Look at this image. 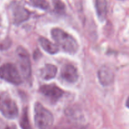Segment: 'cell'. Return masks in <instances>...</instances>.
Returning a JSON list of instances; mask_svg holds the SVG:
<instances>
[{
  "label": "cell",
  "instance_id": "cell-1",
  "mask_svg": "<svg viewBox=\"0 0 129 129\" xmlns=\"http://www.w3.org/2000/svg\"><path fill=\"white\" fill-rule=\"evenodd\" d=\"M51 35L56 44L66 52L70 54L77 52L79 45L76 39L70 34L62 29L55 28L52 30Z\"/></svg>",
  "mask_w": 129,
  "mask_h": 129
},
{
  "label": "cell",
  "instance_id": "cell-2",
  "mask_svg": "<svg viewBox=\"0 0 129 129\" xmlns=\"http://www.w3.org/2000/svg\"><path fill=\"white\" fill-rule=\"evenodd\" d=\"M35 123L39 129H50L54 122V117L51 112L41 103L35 104Z\"/></svg>",
  "mask_w": 129,
  "mask_h": 129
},
{
  "label": "cell",
  "instance_id": "cell-3",
  "mask_svg": "<svg viewBox=\"0 0 129 129\" xmlns=\"http://www.w3.org/2000/svg\"><path fill=\"white\" fill-rule=\"evenodd\" d=\"M0 112L8 119H14L18 115L16 103L6 91H0Z\"/></svg>",
  "mask_w": 129,
  "mask_h": 129
},
{
  "label": "cell",
  "instance_id": "cell-4",
  "mask_svg": "<svg viewBox=\"0 0 129 129\" xmlns=\"http://www.w3.org/2000/svg\"><path fill=\"white\" fill-rule=\"evenodd\" d=\"M0 78L15 85L22 83L17 68L11 63H6L0 67Z\"/></svg>",
  "mask_w": 129,
  "mask_h": 129
},
{
  "label": "cell",
  "instance_id": "cell-5",
  "mask_svg": "<svg viewBox=\"0 0 129 129\" xmlns=\"http://www.w3.org/2000/svg\"><path fill=\"white\" fill-rule=\"evenodd\" d=\"M16 55L21 73L23 76L26 79L31 77V62L28 53L22 47H18L16 49Z\"/></svg>",
  "mask_w": 129,
  "mask_h": 129
},
{
  "label": "cell",
  "instance_id": "cell-6",
  "mask_svg": "<svg viewBox=\"0 0 129 129\" xmlns=\"http://www.w3.org/2000/svg\"><path fill=\"white\" fill-rule=\"evenodd\" d=\"M39 91L52 102L59 100L62 96L64 92L55 84H45L42 86L39 89Z\"/></svg>",
  "mask_w": 129,
  "mask_h": 129
},
{
  "label": "cell",
  "instance_id": "cell-7",
  "mask_svg": "<svg viewBox=\"0 0 129 129\" xmlns=\"http://www.w3.org/2000/svg\"><path fill=\"white\" fill-rule=\"evenodd\" d=\"M13 21L15 25H20L26 21L30 16V11L20 4H13L11 6Z\"/></svg>",
  "mask_w": 129,
  "mask_h": 129
},
{
  "label": "cell",
  "instance_id": "cell-8",
  "mask_svg": "<svg viewBox=\"0 0 129 129\" xmlns=\"http://www.w3.org/2000/svg\"><path fill=\"white\" fill-rule=\"evenodd\" d=\"M60 76L63 80L69 83H76L79 78L76 67L69 64L63 66L60 71Z\"/></svg>",
  "mask_w": 129,
  "mask_h": 129
},
{
  "label": "cell",
  "instance_id": "cell-9",
  "mask_svg": "<svg viewBox=\"0 0 129 129\" xmlns=\"http://www.w3.org/2000/svg\"><path fill=\"white\" fill-rule=\"evenodd\" d=\"M98 75L100 82L104 86L110 85L114 80L113 71L107 66H103L99 69Z\"/></svg>",
  "mask_w": 129,
  "mask_h": 129
},
{
  "label": "cell",
  "instance_id": "cell-10",
  "mask_svg": "<svg viewBox=\"0 0 129 129\" xmlns=\"http://www.w3.org/2000/svg\"><path fill=\"white\" fill-rule=\"evenodd\" d=\"M39 42L40 46L48 54L54 55V54H57L58 52V51H59V49H58L57 46L56 45H55V44H53V43H52L50 40L45 39V38H39Z\"/></svg>",
  "mask_w": 129,
  "mask_h": 129
},
{
  "label": "cell",
  "instance_id": "cell-11",
  "mask_svg": "<svg viewBox=\"0 0 129 129\" xmlns=\"http://www.w3.org/2000/svg\"><path fill=\"white\" fill-rule=\"evenodd\" d=\"M95 7L98 18L101 21H103L105 20L107 13V0H96Z\"/></svg>",
  "mask_w": 129,
  "mask_h": 129
},
{
  "label": "cell",
  "instance_id": "cell-12",
  "mask_svg": "<svg viewBox=\"0 0 129 129\" xmlns=\"http://www.w3.org/2000/svg\"><path fill=\"white\" fill-rule=\"evenodd\" d=\"M57 72L56 66L53 64H46L41 70V76L45 80H50L55 77Z\"/></svg>",
  "mask_w": 129,
  "mask_h": 129
},
{
  "label": "cell",
  "instance_id": "cell-13",
  "mask_svg": "<svg viewBox=\"0 0 129 129\" xmlns=\"http://www.w3.org/2000/svg\"><path fill=\"white\" fill-rule=\"evenodd\" d=\"M20 125L22 129H32L28 117L27 109L25 108L23 111L22 115L20 120Z\"/></svg>",
  "mask_w": 129,
  "mask_h": 129
},
{
  "label": "cell",
  "instance_id": "cell-14",
  "mask_svg": "<svg viewBox=\"0 0 129 129\" xmlns=\"http://www.w3.org/2000/svg\"><path fill=\"white\" fill-rule=\"evenodd\" d=\"M54 10L57 13L63 14L65 12V5L60 0H54Z\"/></svg>",
  "mask_w": 129,
  "mask_h": 129
},
{
  "label": "cell",
  "instance_id": "cell-15",
  "mask_svg": "<svg viewBox=\"0 0 129 129\" xmlns=\"http://www.w3.org/2000/svg\"><path fill=\"white\" fill-rule=\"evenodd\" d=\"M32 5L42 10H47L49 8V3L46 0H30Z\"/></svg>",
  "mask_w": 129,
  "mask_h": 129
},
{
  "label": "cell",
  "instance_id": "cell-16",
  "mask_svg": "<svg viewBox=\"0 0 129 129\" xmlns=\"http://www.w3.org/2000/svg\"><path fill=\"white\" fill-rule=\"evenodd\" d=\"M0 129H17L14 124H10L0 119Z\"/></svg>",
  "mask_w": 129,
  "mask_h": 129
},
{
  "label": "cell",
  "instance_id": "cell-17",
  "mask_svg": "<svg viewBox=\"0 0 129 129\" xmlns=\"http://www.w3.org/2000/svg\"><path fill=\"white\" fill-rule=\"evenodd\" d=\"M55 129H69L67 128H63V127H59V128H56Z\"/></svg>",
  "mask_w": 129,
  "mask_h": 129
},
{
  "label": "cell",
  "instance_id": "cell-18",
  "mask_svg": "<svg viewBox=\"0 0 129 129\" xmlns=\"http://www.w3.org/2000/svg\"><path fill=\"white\" fill-rule=\"evenodd\" d=\"M1 17H0V25H1Z\"/></svg>",
  "mask_w": 129,
  "mask_h": 129
}]
</instances>
